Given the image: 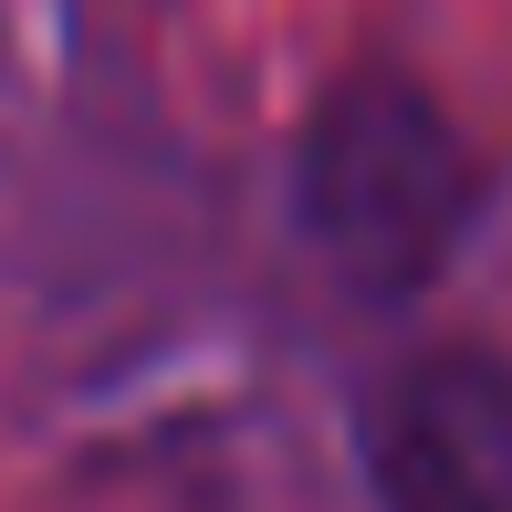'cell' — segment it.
Wrapping results in <instances>:
<instances>
[{"instance_id":"6da1fadb","label":"cell","mask_w":512,"mask_h":512,"mask_svg":"<svg viewBox=\"0 0 512 512\" xmlns=\"http://www.w3.org/2000/svg\"><path fill=\"white\" fill-rule=\"evenodd\" d=\"M471 209H481V157L460 147V126L418 74L356 63L345 84H324L304 147H293V220L345 293L408 304L460 251Z\"/></svg>"},{"instance_id":"7a4b0ae2","label":"cell","mask_w":512,"mask_h":512,"mask_svg":"<svg viewBox=\"0 0 512 512\" xmlns=\"http://www.w3.org/2000/svg\"><path fill=\"white\" fill-rule=\"evenodd\" d=\"M356 460L377 512H512V356L418 345L366 387Z\"/></svg>"}]
</instances>
